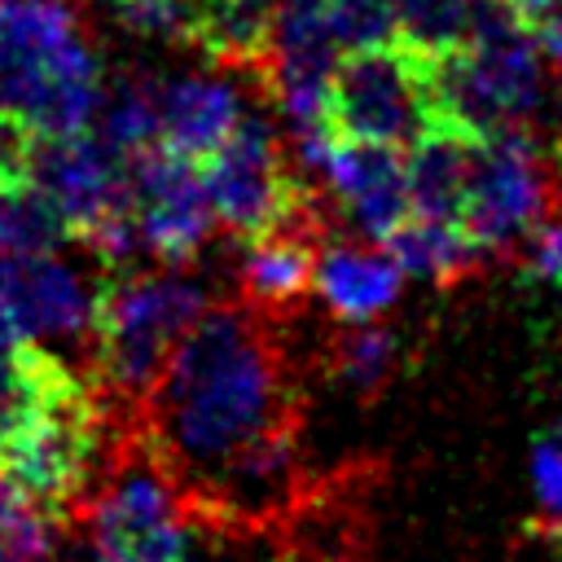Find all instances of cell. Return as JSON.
Listing matches in <instances>:
<instances>
[{
  "label": "cell",
  "mask_w": 562,
  "mask_h": 562,
  "mask_svg": "<svg viewBox=\"0 0 562 562\" xmlns=\"http://www.w3.org/2000/svg\"><path fill=\"white\" fill-rule=\"evenodd\" d=\"M299 417L294 386L272 334V312L215 303L171 351L154 382L140 430L189 492L206 487L259 435Z\"/></svg>",
  "instance_id": "1"
},
{
  "label": "cell",
  "mask_w": 562,
  "mask_h": 562,
  "mask_svg": "<svg viewBox=\"0 0 562 562\" xmlns=\"http://www.w3.org/2000/svg\"><path fill=\"white\" fill-rule=\"evenodd\" d=\"M0 110L35 136L92 127L101 70L75 0H0Z\"/></svg>",
  "instance_id": "2"
},
{
  "label": "cell",
  "mask_w": 562,
  "mask_h": 562,
  "mask_svg": "<svg viewBox=\"0 0 562 562\" xmlns=\"http://www.w3.org/2000/svg\"><path fill=\"white\" fill-rule=\"evenodd\" d=\"M206 307H211V294L180 268L110 272L101 281L97 321H92V338H88L92 364H97V386L119 404L145 408L171 351L198 325V316Z\"/></svg>",
  "instance_id": "3"
},
{
  "label": "cell",
  "mask_w": 562,
  "mask_h": 562,
  "mask_svg": "<svg viewBox=\"0 0 562 562\" xmlns=\"http://www.w3.org/2000/svg\"><path fill=\"white\" fill-rule=\"evenodd\" d=\"M193 518L189 487L140 430L119 448L88 505L92 562H189Z\"/></svg>",
  "instance_id": "4"
},
{
  "label": "cell",
  "mask_w": 562,
  "mask_h": 562,
  "mask_svg": "<svg viewBox=\"0 0 562 562\" xmlns=\"http://www.w3.org/2000/svg\"><path fill=\"white\" fill-rule=\"evenodd\" d=\"M202 171L220 224L241 241L285 224H321L312 184L290 167L281 136L263 114H246Z\"/></svg>",
  "instance_id": "5"
},
{
  "label": "cell",
  "mask_w": 562,
  "mask_h": 562,
  "mask_svg": "<svg viewBox=\"0 0 562 562\" xmlns=\"http://www.w3.org/2000/svg\"><path fill=\"white\" fill-rule=\"evenodd\" d=\"M439 123L430 61L404 44L360 48L338 61L329 88V132L338 140H373L408 149Z\"/></svg>",
  "instance_id": "6"
},
{
  "label": "cell",
  "mask_w": 562,
  "mask_h": 562,
  "mask_svg": "<svg viewBox=\"0 0 562 562\" xmlns=\"http://www.w3.org/2000/svg\"><path fill=\"white\" fill-rule=\"evenodd\" d=\"M558 162L536 145L531 132L479 136L461 215L474 246L483 255L518 250L544 220H553L549 211L558 198Z\"/></svg>",
  "instance_id": "7"
},
{
  "label": "cell",
  "mask_w": 562,
  "mask_h": 562,
  "mask_svg": "<svg viewBox=\"0 0 562 562\" xmlns=\"http://www.w3.org/2000/svg\"><path fill=\"white\" fill-rule=\"evenodd\" d=\"M342 61V44L329 26L325 0H281L272 44L255 70L290 123L294 140L329 132V88Z\"/></svg>",
  "instance_id": "8"
},
{
  "label": "cell",
  "mask_w": 562,
  "mask_h": 562,
  "mask_svg": "<svg viewBox=\"0 0 562 562\" xmlns=\"http://www.w3.org/2000/svg\"><path fill=\"white\" fill-rule=\"evenodd\" d=\"M127 184L145 250L167 268H184L211 237V224H220L202 162L167 145H149L127 158Z\"/></svg>",
  "instance_id": "9"
},
{
  "label": "cell",
  "mask_w": 562,
  "mask_h": 562,
  "mask_svg": "<svg viewBox=\"0 0 562 562\" xmlns=\"http://www.w3.org/2000/svg\"><path fill=\"white\" fill-rule=\"evenodd\" d=\"M299 167L307 176H321V184L342 206L351 228L369 241H386L413 215L408 167H404V149L395 145L321 136L299 149Z\"/></svg>",
  "instance_id": "10"
},
{
  "label": "cell",
  "mask_w": 562,
  "mask_h": 562,
  "mask_svg": "<svg viewBox=\"0 0 562 562\" xmlns=\"http://www.w3.org/2000/svg\"><path fill=\"white\" fill-rule=\"evenodd\" d=\"M0 290L26 334V342H48V338H92L97 321V294L66 259L53 250L22 255L0 263Z\"/></svg>",
  "instance_id": "11"
},
{
  "label": "cell",
  "mask_w": 562,
  "mask_h": 562,
  "mask_svg": "<svg viewBox=\"0 0 562 562\" xmlns=\"http://www.w3.org/2000/svg\"><path fill=\"white\" fill-rule=\"evenodd\" d=\"M404 268L382 241H325L316 259V294L329 307L334 321H378L386 307H395Z\"/></svg>",
  "instance_id": "12"
},
{
  "label": "cell",
  "mask_w": 562,
  "mask_h": 562,
  "mask_svg": "<svg viewBox=\"0 0 562 562\" xmlns=\"http://www.w3.org/2000/svg\"><path fill=\"white\" fill-rule=\"evenodd\" d=\"M246 119L241 92L224 75H180L158 88L162 145L206 162Z\"/></svg>",
  "instance_id": "13"
},
{
  "label": "cell",
  "mask_w": 562,
  "mask_h": 562,
  "mask_svg": "<svg viewBox=\"0 0 562 562\" xmlns=\"http://www.w3.org/2000/svg\"><path fill=\"white\" fill-rule=\"evenodd\" d=\"M321 224H285L259 237H246L237 281L241 299L281 316L316 285V259H321Z\"/></svg>",
  "instance_id": "14"
},
{
  "label": "cell",
  "mask_w": 562,
  "mask_h": 562,
  "mask_svg": "<svg viewBox=\"0 0 562 562\" xmlns=\"http://www.w3.org/2000/svg\"><path fill=\"white\" fill-rule=\"evenodd\" d=\"M474 140L461 127L435 123L426 136H417L404 149L408 167V198L413 215L430 220H457L465 215V193H470V167H474Z\"/></svg>",
  "instance_id": "15"
},
{
  "label": "cell",
  "mask_w": 562,
  "mask_h": 562,
  "mask_svg": "<svg viewBox=\"0 0 562 562\" xmlns=\"http://www.w3.org/2000/svg\"><path fill=\"white\" fill-rule=\"evenodd\" d=\"M79 382L61 356L40 342H22L0 356V457Z\"/></svg>",
  "instance_id": "16"
},
{
  "label": "cell",
  "mask_w": 562,
  "mask_h": 562,
  "mask_svg": "<svg viewBox=\"0 0 562 562\" xmlns=\"http://www.w3.org/2000/svg\"><path fill=\"white\" fill-rule=\"evenodd\" d=\"M281 0H193L189 44L215 66L259 70L272 44Z\"/></svg>",
  "instance_id": "17"
},
{
  "label": "cell",
  "mask_w": 562,
  "mask_h": 562,
  "mask_svg": "<svg viewBox=\"0 0 562 562\" xmlns=\"http://www.w3.org/2000/svg\"><path fill=\"white\" fill-rule=\"evenodd\" d=\"M395 263L408 272V277H426V281H461L474 272L479 259H487L474 237L465 233V224L457 220H430V215H408L386 241H382Z\"/></svg>",
  "instance_id": "18"
},
{
  "label": "cell",
  "mask_w": 562,
  "mask_h": 562,
  "mask_svg": "<svg viewBox=\"0 0 562 562\" xmlns=\"http://www.w3.org/2000/svg\"><path fill=\"white\" fill-rule=\"evenodd\" d=\"M400 360V338L378 321H351L329 338V378L351 395H373Z\"/></svg>",
  "instance_id": "19"
},
{
  "label": "cell",
  "mask_w": 562,
  "mask_h": 562,
  "mask_svg": "<svg viewBox=\"0 0 562 562\" xmlns=\"http://www.w3.org/2000/svg\"><path fill=\"white\" fill-rule=\"evenodd\" d=\"M474 13H479V0H395L400 44L426 61L457 53L470 44Z\"/></svg>",
  "instance_id": "20"
},
{
  "label": "cell",
  "mask_w": 562,
  "mask_h": 562,
  "mask_svg": "<svg viewBox=\"0 0 562 562\" xmlns=\"http://www.w3.org/2000/svg\"><path fill=\"white\" fill-rule=\"evenodd\" d=\"M66 224L31 184H0V263L57 250L66 241Z\"/></svg>",
  "instance_id": "21"
},
{
  "label": "cell",
  "mask_w": 562,
  "mask_h": 562,
  "mask_svg": "<svg viewBox=\"0 0 562 562\" xmlns=\"http://www.w3.org/2000/svg\"><path fill=\"white\" fill-rule=\"evenodd\" d=\"M61 514L40 505L26 487H18L4 470H0V553L18 558V562H44L57 549L61 536Z\"/></svg>",
  "instance_id": "22"
},
{
  "label": "cell",
  "mask_w": 562,
  "mask_h": 562,
  "mask_svg": "<svg viewBox=\"0 0 562 562\" xmlns=\"http://www.w3.org/2000/svg\"><path fill=\"white\" fill-rule=\"evenodd\" d=\"M158 88L149 79H123L110 88L105 105L97 110L101 119V136L123 154L136 158L149 145H162V123H158Z\"/></svg>",
  "instance_id": "23"
},
{
  "label": "cell",
  "mask_w": 562,
  "mask_h": 562,
  "mask_svg": "<svg viewBox=\"0 0 562 562\" xmlns=\"http://www.w3.org/2000/svg\"><path fill=\"white\" fill-rule=\"evenodd\" d=\"M325 9H329V26H334L342 53L400 44L395 0H325Z\"/></svg>",
  "instance_id": "24"
},
{
  "label": "cell",
  "mask_w": 562,
  "mask_h": 562,
  "mask_svg": "<svg viewBox=\"0 0 562 562\" xmlns=\"http://www.w3.org/2000/svg\"><path fill=\"white\" fill-rule=\"evenodd\" d=\"M114 18L145 40H184L193 31V0H110Z\"/></svg>",
  "instance_id": "25"
},
{
  "label": "cell",
  "mask_w": 562,
  "mask_h": 562,
  "mask_svg": "<svg viewBox=\"0 0 562 562\" xmlns=\"http://www.w3.org/2000/svg\"><path fill=\"white\" fill-rule=\"evenodd\" d=\"M531 492L544 509V522L562 518V422L531 443Z\"/></svg>",
  "instance_id": "26"
},
{
  "label": "cell",
  "mask_w": 562,
  "mask_h": 562,
  "mask_svg": "<svg viewBox=\"0 0 562 562\" xmlns=\"http://www.w3.org/2000/svg\"><path fill=\"white\" fill-rule=\"evenodd\" d=\"M522 272L544 285H562V220H544L522 246Z\"/></svg>",
  "instance_id": "27"
},
{
  "label": "cell",
  "mask_w": 562,
  "mask_h": 562,
  "mask_svg": "<svg viewBox=\"0 0 562 562\" xmlns=\"http://www.w3.org/2000/svg\"><path fill=\"white\" fill-rule=\"evenodd\" d=\"M540 44H544V53H549L553 75L562 79V13H553L549 22H540Z\"/></svg>",
  "instance_id": "28"
},
{
  "label": "cell",
  "mask_w": 562,
  "mask_h": 562,
  "mask_svg": "<svg viewBox=\"0 0 562 562\" xmlns=\"http://www.w3.org/2000/svg\"><path fill=\"white\" fill-rule=\"evenodd\" d=\"M277 562H312V558H303V553H285V558H277Z\"/></svg>",
  "instance_id": "29"
}]
</instances>
